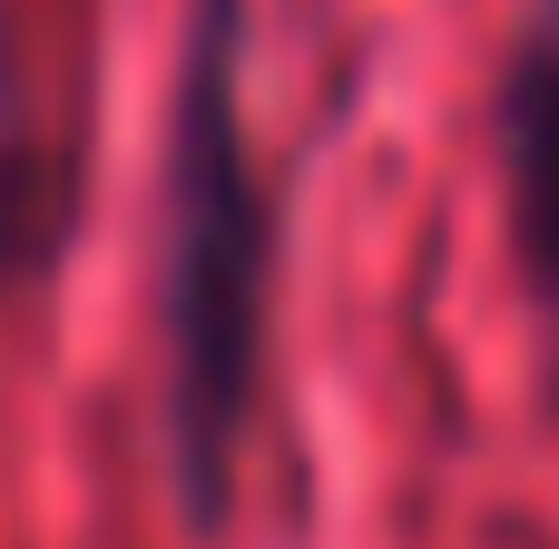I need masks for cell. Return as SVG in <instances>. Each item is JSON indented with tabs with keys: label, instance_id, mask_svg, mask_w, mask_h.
Returning a JSON list of instances; mask_svg holds the SVG:
<instances>
[{
	"label": "cell",
	"instance_id": "cell-1",
	"mask_svg": "<svg viewBox=\"0 0 559 549\" xmlns=\"http://www.w3.org/2000/svg\"><path fill=\"white\" fill-rule=\"evenodd\" d=\"M157 432L187 530L236 521V472L265 393V285H275V177L246 138V0H197L167 98L157 196Z\"/></svg>",
	"mask_w": 559,
	"mask_h": 549
},
{
	"label": "cell",
	"instance_id": "cell-2",
	"mask_svg": "<svg viewBox=\"0 0 559 549\" xmlns=\"http://www.w3.org/2000/svg\"><path fill=\"white\" fill-rule=\"evenodd\" d=\"M501 177H511V236H521V275L540 305V354H550L559 403V0L521 10V39L501 69Z\"/></svg>",
	"mask_w": 559,
	"mask_h": 549
}]
</instances>
